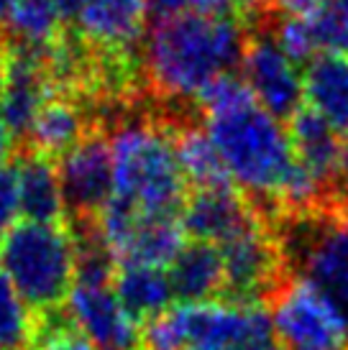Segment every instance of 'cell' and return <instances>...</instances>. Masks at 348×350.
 I'll return each instance as SVG.
<instances>
[{
	"label": "cell",
	"mask_w": 348,
	"mask_h": 350,
	"mask_svg": "<svg viewBox=\"0 0 348 350\" xmlns=\"http://www.w3.org/2000/svg\"><path fill=\"white\" fill-rule=\"evenodd\" d=\"M305 107L336 133H348V54H318L302 72Z\"/></svg>",
	"instance_id": "e0dca14e"
},
{
	"label": "cell",
	"mask_w": 348,
	"mask_h": 350,
	"mask_svg": "<svg viewBox=\"0 0 348 350\" xmlns=\"http://www.w3.org/2000/svg\"><path fill=\"white\" fill-rule=\"evenodd\" d=\"M113 292L128 314L141 325L166 312L174 301V289L166 269L138 266V263L118 266L113 276Z\"/></svg>",
	"instance_id": "ffe728a7"
},
{
	"label": "cell",
	"mask_w": 348,
	"mask_h": 350,
	"mask_svg": "<svg viewBox=\"0 0 348 350\" xmlns=\"http://www.w3.org/2000/svg\"><path fill=\"white\" fill-rule=\"evenodd\" d=\"M108 141L113 159V197L141 215L179 217L187 200V179L177 164L172 128L164 118H123Z\"/></svg>",
	"instance_id": "3957f363"
},
{
	"label": "cell",
	"mask_w": 348,
	"mask_h": 350,
	"mask_svg": "<svg viewBox=\"0 0 348 350\" xmlns=\"http://www.w3.org/2000/svg\"><path fill=\"white\" fill-rule=\"evenodd\" d=\"M221 248L225 266V294L236 301H259L284 279V251L264 215Z\"/></svg>",
	"instance_id": "ba28073f"
},
{
	"label": "cell",
	"mask_w": 348,
	"mask_h": 350,
	"mask_svg": "<svg viewBox=\"0 0 348 350\" xmlns=\"http://www.w3.org/2000/svg\"><path fill=\"white\" fill-rule=\"evenodd\" d=\"M241 82L266 113L290 120L305 103L302 75L271 33H256L246 39L241 57Z\"/></svg>",
	"instance_id": "9c48e42d"
},
{
	"label": "cell",
	"mask_w": 348,
	"mask_h": 350,
	"mask_svg": "<svg viewBox=\"0 0 348 350\" xmlns=\"http://www.w3.org/2000/svg\"><path fill=\"white\" fill-rule=\"evenodd\" d=\"M31 350H95V345L75 325L67 304H62L44 312H34Z\"/></svg>",
	"instance_id": "603a6c76"
},
{
	"label": "cell",
	"mask_w": 348,
	"mask_h": 350,
	"mask_svg": "<svg viewBox=\"0 0 348 350\" xmlns=\"http://www.w3.org/2000/svg\"><path fill=\"white\" fill-rule=\"evenodd\" d=\"M64 304L95 350H141V322L128 314L110 286L75 284Z\"/></svg>",
	"instance_id": "7c38bea8"
},
{
	"label": "cell",
	"mask_w": 348,
	"mask_h": 350,
	"mask_svg": "<svg viewBox=\"0 0 348 350\" xmlns=\"http://www.w3.org/2000/svg\"><path fill=\"white\" fill-rule=\"evenodd\" d=\"M97 126L100 123L95 120L87 103L72 95L54 92L36 113L21 148H29L34 154L59 161Z\"/></svg>",
	"instance_id": "5bb4252c"
},
{
	"label": "cell",
	"mask_w": 348,
	"mask_h": 350,
	"mask_svg": "<svg viewBox=\"0 0 348 350\" xmlns=\"http://www.w3.org/2000/svg\"><path fill=\"white\" fill-rule=\"evenodd\" d=\"M271 8L277 10V18L310 21L318 13L323 0H269Z\"/></svg>",
	"instance_id": "83f0119b"
},
{
	"label": "cell",
	"mask_w": 348,
	"mask_h": 350,
	"mask_svg": "<svg viewBox=\"0 0 348 350\" xmlns=\"http://www.w3.org/2000/svg\"><path fill=\"white\" fill-rule=\"evenodd\" d=\"M149 3L146 0H87L72 29L97 51L136 54L144 39Z\"/></svg>",
	"instance_id": "4fadbf2b"
},
{
	"label": "cell",
	"mask_w": 348,
	"mask_h": 350,
	"mask_svg": "<svg viewBox=\"0 0 348 350\" xmlns=\"http://www.w3.org/2000/svg\"><path fill=\"white\" fill-rule=\"evenodd\" d=\"M287 123H290L287 131L297 164L315 176L325 189H330L338 169L340 133H336L328 123H323L308 107H300Z\"/></svg>",
	"instance_id": "d6986e66"
},
{
	"label": "cell",
	"mask_w": 348,
	"mask_h": 350,
	"mask_svg": "<svg viewBox=\"0 0 348 350\" xmlns=\"http://www.w3.org/2000/svg\"><path fill=\"white\" fill-rule=\"evenodd\" d=\"M34 312L0 273V350H31Z\"/></svg>",
	"instance_id": "cb8c5ba5"
},
{
	"label": "cell",
	"mask_w": 348,
	"mask_h": 350,
	"mask_svg": "<svg viewBox=\"0 0 348 350\" xmlns=\"http://www.w3.org/2000/svg\"><path fill=\"white\" fill-rule=\"evenodd\" d=\"M10 3H13V0H0V29L5 26V18H8Z\"/></svg>",
	"instance_id": "1f68e13d"
},
{
	"label": "cell",
	"mask_w": 348,
	"mask_h": 350,
	"mask_svg": "<svg viewBox=\"0 0 348 350\" xmlns=\"http://www.w3.org/2000/svg\"><path fill=\"white\" fill-rule=\"evenodd\" d=\"M292 225L290 253L300 263V273L328 294L348 320V207H328Z\"/></svg>",
	"instance_id": "8992f818"
},
{
	"label": "cell",
	"mask_w": 348,
	"mask_h": 350,
	"mask_svg": "<svg viewBox=\"0 0 348 350\" xmlns=\"http://www.w3.org/2000/svg\"><path fill=\"white\" fill-rule=\"evenodd\" d=\"M18 215V179L16 166H0V235L8 230Z\"/></svg>",
	"instance_id": "4316f807"
},
{
	"label": "cell",
	"mask_w": 348,
	"mask_h": 350,
	"mask_svg": "<svg viewBox=\"0 0 348 350\" xmlns=\"http://www.w3.org/2000/svg\"><path fill=\"white\" fill-rule=\"evenodd\" d=\"M169 128H172L177 164H179L187 182H192L197 189L200 187L231 185V179L225 174V166L221 161V154L213 146L205 128H197L192 123H169Z\"/></svg>",
	"instance_id": "44dd1931"
},
{
	"label": "cell",
	"mask_w": 348,
	"mask_h": 350,
	"mask_svg": "<svg viewBox=\"0 0 348 350\" xmlns=\"http://www.w3.org/2000/svg\"><path fill=\"white\" fill-rule=\"evenodd\" d=\"M259 215L256 204L249 202L236 187H200L184 200L179 225L195 243L223 245L246 230Z\"/></svg>",
	"instance_id": "8fae6325"
},
{
	"label": "cell",
	"mask_w": 348,
	"mask_h": 350,
	"mask_svg": "<svg viewBox=\"0 0 348 350\" xmlns=\"http://www.w3.org/2000/svg\"><path fill=\"white\" fill-rule=\"evenodd\" d=\"M269 297L279 350H348L346 314L302 273L284 276Z\"/></svg>",
	"instance_id": "5b68a950"
},
{
	"label": "cell",
	"mask_w": 348,
	"mask_h": 350,
	"mask_svg": "<svg viewBox=\"0 0 348 350\" xmlns=\"http://www.w3.org/2000/svg\"><path fill=\"white\" fill-rule=\"evenodd\" d=\"M16 179H18V213L23 215V220L47 225H59L67 220L57 161L34 154L29 148H18Z\"/></svg>",
	"instance_id": "2e32d148"
},
{
	"label": "cell",
	"mask_w": 348,
	"mask_h": 350,
	"mask_svg": "<svg viewBox=\"0 0 348 350\" xmlns=\"http://www.w3.org/2000/svg\"><path fill=\"white\" fill-rule=\"evenodd\" d=\"M0 273L31 312L62 307L75 284V238L67 223L10 225L0 235Z\"/></svg>",
	"instance_id": "277c9868"
},
{
	"label": "cell",
	"mask_w": 348,
	"mask_h": 350,
	"mask_svg": "<svg viewBox=\"0 0 348 350\" xmlns=\"http://www.w3.org/2000/svg\"><path fill=\"white\" fill-rule=\"evenodd\" d=\"M85 3L87 0H54V5H57L64 23H75L77 16L82 13V8H85Z\"/></svg>",
	"instance_id": "f546056e"
},
{
	"label": "cell",
	"mask_w": 348,
	"mask_h": 350,
	"mask_svg": "<svg viewBox=\"0 0 348 350\" xmlns=\"http://www.w3.org/2000/svg\"><path fill=\"white\" fill-rule=\"evenodd\" d=\"M3 69H0V116L16 141L23 144L31 123L51 92L44 64V51L23 46L3 36Z\"/></svg>",
	"instance_id": "30bf717a"
},
{
	"label": "cell",
	"mask_w": 348,
	"mask_h": 350,
	"mask_svg": "<svg viewBox=\"0 0 348 350\" xmlns=\"http://www.w3.org/2000/svg\"><path fill=\"white\" fill-rule=\"evenodd\" d=\"M197 105L231 185L274 207L297 169L284 120L266 113L233 75L215 79Z\"/></svg>",
	"instance_id": "6da1fadb"
},
{
	"label": "cell",
	"mask_w": 348,
	"mask_h": 350,
	"mask_svg": "<svg viewBox=\"0 0 348 350\" xmlns=\"http://www.w3.org/2000/svg\"><path fill=\"white\" fill-rule=\"evenodd\" d=\"M336 192H338V204L348 207V133L340 138V154H338V169H336Z\"/></svg>",
	"instance_id": "f1b7e54d"
},
{
	"label": "cell",
	"mask_w": 348,
	"mask_h": 350,
	"mask_svg": "<svg viewBox=\"0 0 348 350\" xmlns=\"http://www.w3.org/2000/svg\"><path fill=\"white\" fill-rule=\"evenodd\" d=\"M149 13L159 18L179 16V13H205V16H236L241 18L238 0H146Z\"/></svg>",
	"instance_id": "484cf974"
},
{
	"label": "cell",
	"mask_w": 348,
	"mask_h": 350,
	"mask_svg": "<svg viewBox=\"0 0 348 350\" xmlns=\"http://www.w3.org/2000/svg\"><path fill=\"white\" fill-rule=\"evenodd\" d=\"M184 230L179 217L169 215H136L134 223L118 243L110 248L118 266L138 263V266H154V269H169L172 261L179 256L184 245Z\"/></svg>",
	"instance_id": "9a60e30c"
},
{
	"label": "cell",
	"mask_w": 348,
	"mask_h": 350,
	"mask_svg": "<svg viewBox=\"0 0 348 350\" xmlns=\"http://www.w3.org/2000/svg\"><path fill=\"white\" fill-rule=\"evenodd\" d=\"M3 29L5 39L34 49H47L64 31V21L54 0H13Z\"/></svg>",
	"instance_id": "7402d4cb"
},
{
	"label": "cell",
	"mask_w": 348,
	"mask_h": 350,
	"mask_svg": "<svg viewBox=\"0 0 348 350\" xmlns=\"http://www.w3.org/2000/svg\"><path fill=\"white\" fill-rule=\"evenodd\" d=\"M16 144H18V141L13 138L10 128L5 126V120H3V116H0V166L8 161V156H13Z\"/></svg>",
	"instance_id": "4dcf8cb0"
},
{
	"label": "cell",
	"mask_w": 348,
	"mask_h": 350,
	"mask_svg": "<svg viewBox=\"0 0 348 350\" xmlns=\"http://www.w3.org/2000/svg\"><path fill=\"white\" fill-rule=\"evenodd\" d=\"M246 23L236 16L179 13L159 18L144 44V82L159 100L197 103L241 64Z\"/></svg>",
	"instance_id": "7a4b0ae2"
},
{
	"label": "cell",
	"mask_w": 348,
	"mask_h": 350,
	"mask_svg": "<svg viewBox=\"0 0 348 350\" xmlns=\"http://www.w3.org/2000/svg\"><path fill=\"white\" fill-rule=\"evenodd\" d=\"M67 220L90 223L113 200V159L103 126L92 128L77 146L57 161Z\"/></svg>",
	"instance_id": "52a82bcc"
},
{
	"label": "cell",
	"mask_w": 348,
	"mask_h": 350,
	"mask_svg": "<svg viewBox=\"0 0 348 350\" xmlns=\"http://www.w3.org/2000/svg\"><path fill=\"white\" fill-rule=\"evenodd\" d=\"M318 54H348V0H323L310 21Z\"/></svg>",
	"instance_id": "d4e9b609"
},
{
	"label": "cell",
	"mask_w": 348,
	"mask_h": 350,
	"mask_svg": "<svg viewBox=\"0 0 348 350\" xmlns=\"http://www.w3.org/2000/svg\"><path fill=\"white\" fill-rule=\"evenodd\" d=\"M174 289V299L184 301H210L218 294H225V266L218 245L187 243L179 256L166 269Z\"/></svg>",
	"instance_id": "ac0fdd59"
}]
</instances>
